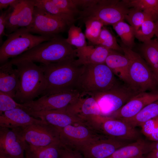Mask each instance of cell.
Instances as JSON below:
<instances>
[{"label":"cell","instance_id":"obj_1","mask_svg":"<svg viewBox=\"0 0 158 158\" xmlns=\"http://www.w3.org/2000/svg\"><path fill=\"white\" fill-rule=\"evenodd\" d=\"M75 59L40 65L46 82V88L42 96L76 90L77 83L83 65H77Z\"/></svg>","mask_w":158,"mask_h":158},{"label":"cell","instance_id":"obj_2","mask_svg":"<svg viewBox=\"0 0 158 158\" xmlns=\"http://www.w3.org/2000/svg\"><path fill=\"white\" fill-rule=\"evenodd\" d=\"M76 57L75 49L66 41V39L57 36L37 45L8 62L13 65L24 61L48 64Z\"/></svg>","mask_w":158,"mask_h":158},{"label":"cell","instance_id":"obj_3","mask_svg":"<svg viewBox=\"0 0 158 158\" xmlns=\"http://www.w3.org/2000/svg\"><path fill=\"white\" fill-rule=\"evenodd\" d=\"M13 65L16 66L19 76V88L14 99L23 104L42 95L46 88V82L41 66L29 61Z\"/></svg>","mask_w":158,"mask_h":158},{"label":"cell","instance_id":"obj_4","mask_svg":"<svg viewBox=\"0 0 158 158\" xmlns=\"http://www.w3.org/2000/svg\"><path fill=\"white\" fill-rule=\"evenodd\" d=\"M115 75L105 63L83 65L76 89L84 95L108 90L118 84Z\"/></svg>","mask_w":158,"mask_h":158},{"label":"cell","instance_id":"obj_5","mask_svg":"<svg viewBox=\"0 0 158 158\" xmlns=\"http://www.w3.org/2000/svg\"><path fill=\"white\" fill-rule=\"evenodd\" d=\"M58 36V35H57ZM35 35L28 32L25 28H19L8 35L0 48L1 65L43 42L57 36Z\"/></svg>","mask_w":158,"mask_h":158},{"label":"cell","instance_id":"obj_6","mask_svg":"<svg viewBox=\"0 0 158 158\" xmlns=\"http://www.w3.org/2000/svg\"><path fill=\"white\" fill-rule=\"evenodd\" d=\"M129 8L124 0H95L91 5L82 11L78 19L97 20L104 25H112L125 19Z\"/></svg>","mask_w":158,"mask_h":158},{"label":"cell","instance_id":"obj_7","mask_svg":"<svg viewBox=\"0 0 158 158\" xmlns=\"http://www.w3.org/2000/svg\"><path fill=\"white\" fill-rule=\"evenodd\" d=\"M124 54L128 58L130 85L140 92L155 91L158 80L144 60L137 53L123 45L121 46Z\"/></svg>","mask_w":158,"mask_h":158},{"label":"cell","instance_id":"obj_8","mask_svg":"<svg viewBox=\"0 0 158 158\" xmlns=\"http://www.w3.org/2000/svg\"><path fill=\"white\" fill-rule=\"evenodd\" d=\"M140 93L130 85L119 82L108 90L92 92L87 95L92 96L95 99L102 116H109Z\"/></svg>","mask_w":158,"mask_h":158},{"label":"cell","instance_id":"obj_9","mask_svg":"<svg viewBox=\"0 0 158 158\" xmlns=\"http://www.w3.org/2000/svg\"><path fill=\"white\" fill-rule=\"evenodd\" d=\"M29 145L44 147L60 143L58 128L48 123L32 124L14 128Z\"/></svg>","mask_w":158,"mask_h":158},{"label":"cell","instance_id":"obj_10","mask_svg":"<svg viewBox=\"0 0 158 158\" xmlns=\"http://www.w3.org/2000/svg\"><path fill=\"white\" fill-rule=\"evenodd\" d=\"M81 97L65 108L82 125L99 132L102 116L98 104L91 95Z\"/></svg>","mask_w":158,"mask_h":158},{"label":"cell","instance_id":"obj_11","mask_svg":"<svg viewBox=\"0 0 158 158\" xmlns=\"http://www.w3.org/2000/svg\"><path fill=\"white\" fill-rule=\"evenodd\" d=\"M58 128L61 144L78 151L103 138L99 132L83 125H70Z\"/></svg>","mask_w":158,"mask_h":158},{"label":"cell","instance_id":"obj_12","mask_svg":"<svg viewBox=\"0 0 158 158\" xmlns=\"http://www.w3.org/2000/svg\"><path fill=\"white\" fill-rule=\"evenodd\" d=\"M84 95L77 90L42 96L22 104L26 111L58 109L66 107Z\"/></svg>","mask_w":158,"mask_h":158},{"label":"cell","instance_id":"obj_13","mask_svg":"<svg viewBox=\"0 0 158 158\" xmlns=\"http://www.w3.org/2000/svg\"><path fill=\"white\" fill-rule=\"evenodd\" d=\"M70 27L62 19L42 8L35 6L32 22L25 28L30 33H37L43 36H54L64 32Z\"/></svg>","mask_w":158,"mask_h":158},{"label":"cell","instance_id":"obj_14","mask_svg":"<svg viewBox=\"0 0 158 158\" xmlns=\"http://www.w3.org/2000/svg\"><path fill=\"white\" fill-rule=\"evenodd\" d=\"M100 131L108 137L122 141L139 139V133L135 127L121 119L110 117L103 116Z\"/></svg>","mask_w":158,"mask_h":158},{"label":"cell","instance_id":"obj_15","mask_svg":"<svg viewBox=\"0 0 158 158\" xmlns=\"http://www.w3.org/2000/svg\"><path fill=\"white\" fill-rule=\"evenodd\" d=\"M26 143L14 129L0 127V156L5 158H25Z\"/></svg>","mask_w":158,"mask_h":158},{"label":"cell","instance_id":"obj_16","mask_svg":"<svg viewBox=\"0 0 158 158\" xmlns=\"http://www.w3.org/2000/svg\"><path fill=\"white\" fill-rule=\"evenodd\" d=\"M128 143L127 141L112 138H102L83 147L78 151L85 158H107L117 149Z\"/></svg>","mask_w":158,"mask_h":158},{"label":"cell","instance_id":"obj_17","mask_svg":"<svg viewBox=\"0 0 158 158\" xmlns=\"http://www.w3.org/2000/svg\"><path fill=\"white\" fill-rule=\"evenodd\" d=\"M35 7L32 0H21L8 18L6 34L8 35L19 28L29 26L32 20Z\"/></svg>","mask_w":158,"mask_h":158},{"label":"cell","instance_id":"obj_18","mask_svg":"<svg viewBox=\"0 0 158 158\" xmlns=\"http://www.w3.org/2000/svg\"><path fill=\"white\" fill-rule=\"evenodd\" d=\"M157 100L158 94L146 92L140 93L109 117L118 119L132 118L146 106Z\"/></svg>","mask_w":158,"mask_h":158},{"label":"cell","instance_id":"obj_19","mask_svg":"<svg viewBox=\"0 0 158 158\" xmlns=\"http://www.w3.org/2000/svg\"><path fill=\"white\" fill-rule=\"evenodd\" d=\"M26 112L34 117L45 121L59 128H64L70 125L82 124L79 121L67 111L65 108L50 110Z\"/></svg>","mask_w":158,"mask_h":158},{"label":"cell","instance_id":"obj_20","mask_svg":"<svg viewBox=\"0 0 158 158\" xmlns=\"http://www.w3.org/2000/svg\"><path fill=\"white\" fill-rule=\"evenodd\" d=\"M48 123L34 117L23 109L6 111L0 115V127L14 128L32 124Z\"/></svg>","mask_w":158,"mask_h":158},{"label":"cell","instance_id":"obj_21","mask_svg":"<svg viewBox=\"0 0 158 158\" xmlns=\"http://www.w3.org/2000/svg\"><path fill=\"white\" fill-rule=\"evenodd\" d=\"M75 63L78 66L105 63L112 50L99 45H87L75 49Z\"/></svg>","mask_w":158,"mask_h":158},{"label":"cell","instance_id":"obj_22","mask_svg":"<svg viewBox=\"0 0 158 158\" xmlns=\"http://www.w3.org/2000/svg\"><path fill=\"white\" fill-rule=\"evenodd\" d=\"M8 61L0 67V92L14 99L19 86V73Z\"/></svg>","mask_w":158,"mask_h":158},{"label":"cell","instance_id":"obj_23","mask_svg":"<svg viewBox=\"0 0 158 158\" xmlns=\"http://www.w3.org/2000/svg\"><path fill=\"white\" fill-rule=\"evenodd\" d=\"M105 63L120 80L130 85L128 74L130 61L126 56L112 50L107 57Z\"/></svg>","mask_w":158,"mask_h":158},{"label":"cell","instance_id":"obj_24","mask_svg":"<svg viewBox=\"0 0 158 158\" xmlns=\"http://www.w3.org/2000/svg\"><path fill=\"white\" fill-rule=\"evenodd\" d=\"M150 144L139 138L118 149L107 158H140L148 153Z\"/></svg>","mask_w":158,"mask_h":158},{"label":"cell","instance_id":"obj_25","mask_svg":"<svg viewBox=\"0 0 158 158\" xmlns=\"http://www.w3.org/2000/svg\"><path fill=\"white\" fill-rule=\"evenodd\" d=\"M140 51L158 80V41L151 39L141 44Z\"/></svg>","mask_w":158,"mask_h":158},{"label":"cell","instance_id":"obj_26","mask_svg":"<svg viewBox=\"0 0 158 158\" xmlns=\"http://www.w3.org/2000/svg\"><path fill=\"white\" fill-rule=\"evenodd\" d=\"M35 6L65 21L70 26L77 20L76 17L69 12L55 4L51 0H32Z\"/></svg>","mask_w":158,"mask_h":158},{"label":"cell","instance_id":"obj_27","mask_svg":"<svg viewBox=\"0 0 158 158\" xmlns=\"http://www.w3.org/2000/svg\"><path fill=\"white\" fill-rule=\"evenodd\" d=\"M61 143L36 147L26 143L25 155L29 158H59Z\"/></svg>","mask_w":158,"mask_h":158},{"label":"cell","instance_id":"obj_28","mask_svg":"<svg viewBox=\"0 0 158 158\" xmlns=\"http://www.w3.org/2000/svg\"><path fill=\"white\" fill-rule=\"evenodd\" d=\"M158 116V100L146 106L134 116L121 119L134 127L141 126L148 121Z\"/></svg>","mask_w":158,"mask_h":158},{"label":"cell","instance_id":"obj_29","mask_svg":"<svg viewBox=\"0 0 158 158\" xmlns=\"http://www.w3.org/2000/svg\"><path fill=\"white\" fill-rule=\"evenodd\" d=\"M129 8L143 11L156 23L158 21V0H124Z\"/></svg>","mask_w":158,"mask_h":158},{"label":"cell","instance_id":"obj_30","mask_svg":"<svg viewBox=\"0 0 158 158\" xmlns=\"http://www.w3.org/2000/svg\"><path fill=\"white\" fill-rule=\"evenodd\" d=\"M112 26L120 38L123 45L132 49L135 45V31L133 27L124 20L119 21Z\"/></svg>","mask_w":158,"mask_h":158},{"label":"cell","instance_id":"obj_31","mask_svg":"<svg viewBox=\"0 0 158 158\" xmlns=\"http://www.w3.org/2000/svg\"><path fill=\"white\" fill-rule=\"evenodd\" d=\"M83 21L85 27L86 38L92 45H94L104 25L99 21L94 19H88Z\"/></svg>","mask_w":158,"mask_h":158},{"label":"cell","instance_id":"obj_32","mask_svg":"<svg viewBox=\"0 0 158 158\" xmlns=\"http://www.w3.org/2000/svg\"><path fill=\"white\" fill-rule=\"evenodd\" d=\"M94 45H100L119 52H123L122 47L118 44L115 37L108 29L104 26Z\"/></svg>","mask_w":158,"mask_h":158},{"label":"cell","instance_id":"obj_33","mask_svg":"<svg viewBox=\"0 0 158 158\" xmlns=\"http://www.w3.org/2000/svg\"><path fill=\"white\" fill-rule=\"evenodd\" d=\"M155 30L156 23L149 17L135 31V38L139 41L143 42L152 39L155 35Z\"/></svg>","mask_w":158,"mask_h":158},{"label":"cell","instance_id":"obj_34","mask_svg":"<svg viewBox=\"0 0 158 158\" xmlns=\"http://www.w3.org/2000/svg\"><path fill=\"white\" fill-rule=\"evenodd\" d=\"M86 39L80 28L73 24L69 28L68 37L66 40L70 45L78 49L87 45Z\"/></svg>","mask_w":158,"mask_h":158},{"label":"cell","instance_id":"obj_35","mask_svg":"<svg viewBox=\"0 0 158 158\" xmlns=\"http://www.w3.org/2000/svg\"><path fill=\"white\" fill-rule=\"evenodd\" d=\"M150 17L141 10L136 8H130L125 19L136 30L148 18Z\"/></svg>","mask_w":158,"mask_h":158},{"label":"cell","instance_id":"obj_36","mask_svg":"<svg viewBox=\"0 0 158 158\" xmlns=\"http://www.w3.org/2000/svg\"><path fill=\"white\" fill-rule=\"evenodd\" d=\"M16 108L24 109L22 104L16 102L13 98L0 92V114Z\"/></svg>","mask_w":158,"mask_h":158},{"label":"cell","instance_id":"obj_37","mask_svg":"<svg viewBox=\"0 0 158 158\" xmlns=\"http://www.w3.org/2000/svg\"><path fill=\"white\" fill-rule=\"evenodd\" d=\"M18 6H11L6 10L1 11L0 15V40L1 43V42H2V37L4 36L7 37L8 35H6L5 33L6 25L10 16Z\"/></svg>","mask_w":158,"mask_h":158},{"label":"cell","instance_id":"obj_38","mask_svg":"<svg viewBox=\"0 0 158 158\" xmlns=\"http://www.w3.org/2000/svg\"><path fill=\"white\" fill-rule=\"evenodd\" d=\"M59 158H84L78 151L61 144Z\"/></svg>","mask_w":158,"mask_h":158},{"label":"cell","instance_id":"obj_39","mask_svg":"<svg viewBox=\"0 0 158 158\" xmlns=\"http://www.w3.org/2000/svg\"><path fill=\"white\" fill-rule=\"evenodd\" d=\"M21 0H0V9L8 8L11 6H18Z\"/></svg>","mask_w":158,"mask_h":158},{"label":"cell","instance_id":"obj_40","mask_svg":"<svg viewBox=\"0 0 158 158\" xmlns=\"http://www.w3.org/2000/svg\"><path fill=\"white\" fill-rule=\"evenodd\" d=\"M146 155L158 158V141L150 143V151Z\"/></svg>","mask_w":158,"mask_h":158},{"label":"cell","instance_id":"obj_41","mask_svg":"<svg viewBox=\"0 0 158 158\" xmlns=\"http://www.w3.org/2000/svg\"><path fill=\"white\" fill-rule=\"evenodd\" d=\"M155 35L157 37L158 41V21L156 23V30Z\"/></svg>","mask_w":158,"mask_h":158},{"label":"cell","instance_id":"obj_42","mask_svg":"<svg viewBox=\"0 0 158 158\" xmlns=\"http://www.w3.org/2000/svg\"><path fill=\"white\" fill-rule=\"evenodd\" d=\"M145 156L147 158H155L154 157L147 155H146Z\"/></svg>","mask_w":158,"mask_h":158},{"label":"cell","instance_id":"obj_43","mask_svg":"<svg viewBox=\"0 0 158 158\" xmlns=\"http://www.w3.org/2000/svg\"><path fill=\"white\" fill-rule=\"evenodd\" d=\"M140 158H147L146 157L145 155L143 156Z\"/></svg>","mask_w":158,"mask_h":158},{"label":"cell","instance_id":"obj_44","mask_svg":"<svg viewBox=\"0 0 158 158\" xmlns=\"http://www.w3.org/2000/svg\"><path fill=\"white\" fill-rule=\"evenodd\" d=\"M25 158H29L27 156L25 155Z\"/></svg>","mask_w":158,"mask_h":158},{"label":"cell","instance_id":"obj_45","mask_svg":"<svg viewBox=\"0 0 158 158\" xmlns=\"http://www.w3.org/2000/svg\"><path fill=\"white\" fill-rule=\"evenodd\" d=\"M0 158H4V157H2V156H0Z\"/></svg>","mask_w":158,"mask_h":158},{"label":"cell","instance_id":"obj_46","mask_svg":"<svg viewBox=\"0 0 158 158\" xmlns=\"http://www.w3.org/2000/svg\"></svg>","mask_w":158,"mask_h":158}]
</instances>
